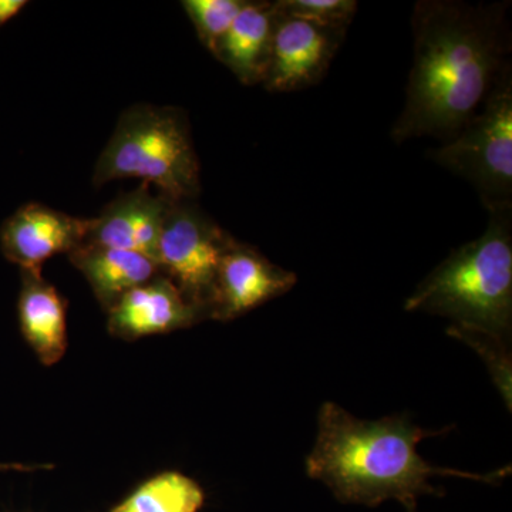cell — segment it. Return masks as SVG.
Segmentation results:
<instances>
[{
  "mask_svg": "<svg viewBox=\"0 0 512 512\" xmlns=\"http://www.w3.org/2000/svg\"><path fill=\"white\" fill-rule=\"evenodd\" d=\"M90 220L76 218L37 202H29L0 228L2 254L20 271L42 274V266L55 255L67 254L84 244Z\"/></svg>",
  "mask_w": 512,
  "mask_h": 512,
  "instance_id": "8",
  "label": "cell"
},
{
  "mask_svg": "<svg viewBox=\"0 0 512 512\" xmlns=\"http://www.w3.org/2000/svg\"><path fill=\"white\" fill-rule=\"evenodd\" d=\"M298 276L272 264L251 245H229L218 272L211 319L227 322L291 291Z\"/></svg>",
  "mask_w": 512,
  "mask_h": 512,
  "instance_id": "9",
  "label": "cell"
},
{
  "mask_svg": "<svg viewBox=\"0 0 512 512\" xmlns=\"http://www.w3.org/2000/svg\"><path fill=\"white\" fill-rule=\"evenodd\" d=\"M431 160L476 188L488 212L512 208V72L501 73L477 113Z\"/></svg>",
  "mask_w": 512,
  "mask_h": 512,
  "instance_id": "5",
  "label": "cell"
},
{
  "mask_svg": "<svg viewBox=\"0 0 512 512\" xmlns=\"http://www.w3.org/2000/svg\"><path fill=\"white\" fill-rule=\"evenodd\" d=\"M234 239L195 200L174 201L165 217L157 264L205 320L211 319L222 258Z\"/></svg>",
  "mask_w": 512,
  "mask_h": 512,
  "instance_id": "6",
  "label": "cell"
},
{
  "mask_svg": "<svg viewBox=\"0 0 512 512\" xmlns=\"http://www.w3.org/2000/svg\"><path fill=\"white\" fill-rule=\"evenodd\" d=\"M173 202L160 192L153 194L146 183L123 192L90 220L84 244L140 252L157 262L158 242Z\"/></svg>",
  "mask_w": 512,
  "mask_h": 512,
  "instance_id": "10",
  "label": "cell"
},
{
  "mask_svg": "<svg viewBox=\"0 0 512 512\" xmlns=\"http://www.w3.org/2000/svg\"><path fill=\"white\" fill-rule=\"evenodd\" d=\"M19 322L23 338L45 366L56 365L67 350L66 301L36 272L22 271Z\"/></svg>",
  "mask_w": 512,
  "mask_h": 512,
  "instance_id": "13",
  "label": "cell"
},
{
  "mask_svg": "<svg viewBox=\"0 0 512 512\" xmlns=\"http://www.w3.org/2000/svg\"><path fill=\"white\" fill-rule=\"evenodd\" d=\"M315 447L306 458V473L328 485L339 501L376 507L397 500L416 510L417 498L439 495L433 477H461L494 484L511 473V467L490 474H471L434 467L417 453V444L444 430H424L406 416L376 421L359 420L335 403L320 407Z\"/></svg>",
  "mask_w": 512,
  "mask_h": 512,
  "instance_id": "2",
  "label": "cell"
},
{
  "mask_svg": "<svg viewBox=\"0 0 512 512\" xmlns=\"http://www.w3.org/2000/svg\"><path fill=\"white\" fill-rule=\"evenodd\" d=\"M138 178L173 201L195 200L201 168L183 110L137 104L121 113L93 173L97 188Z\"/></svg>",
  "mask_w": 512,
  "mask_h": 512,
  "instance_id": "4",
  "label": "cell"
},
{
  "mask_svg": "<svg viewBox=\"0 0 512 512\" xmlns=\"http://www.w3.org/2000/svg\"><path fill=\"white\" fill-rule=\"evenodd\" d=\"M248 0H185L187 12L198 39L214 55L215 47L231 28Z\"/></svg>",
  "mask_w": 512,
  "mask_h": 512,
  "instance_id": "16",
  "label": "cell"
},
{
  "mask_svg": "<svg viewBox=\"0 0 512 512\" xmlns=\"http://www.w3.org/2000/svg\"><path fill=\"white\" fill-rule=\"evenodd\" d=\"M28 5L26 0H0V28L16 18Z\"/></svg>",
  "mask_w": 512,
  "mask_h": 512,
  "instance_id": "19",
  "label": "cell"
},
{
  "mask_svg": "<svg viewBox=\"0 0 512 512\" xmlns=\"http://www.w3.org/2000/svg\"><path fill=\"white\" fill-rule=\"evenodd\" d=\"M448 335L463 340L483 356L494 382L504 396L508 409H511V356L508 350L510 340L501 339L480 330L454 325L448 329Z\"/></svg>",
  "mask_w": 512,
  "mask_h": 512,
  "instance_id": "17",
  "label": "cell"
},
{
  "mask_svg": "<svg viewBox=\"0 0 512 512\" xmlns=\"http://www.w3.org/2000/svg\"><path fill=\"white\" fill-rule=\"evenodd\" d=\"M205 494L192 478L168 471L141 484L110 512H198Z\"/></svg>",
  "mask_w": 512,
  "mask_h": 512,
  "instance_id": "15",
  "label": "cell"
},
{
  "mask_svg": "<svg viewBox=\"0 0 512 512\" xmlns=\"http://www.w3.org/2000/svg\"><path fill=\"white\" fill-rule=\"evenodd\" d=\"M275 6L279 15L343 32L348 30L359 8L356 0H278Z\"/></svg>",
  "mask_w": 512,
  "mask_h": 512,
  "instance_id": "18",
  "label": "cell"
},
{
  "mask_svg": "<svg viewBox=\"0 0 512 512\" xmlns=\"http://www.w3.org/2000/svg\"><path fill=\"white\" fill-rule=\"evenodd\" d=\"M69 259L82 272L107 312L124 293L161 274L160 266L150 256L103 245H80L70 252Z\"/></svg>",
  "mask_w": 512,
  "mask_h": 512,
  "instance_id": "14",
  "label": "cell"
},
{
  "mask_svg": "<svg viewBox=\"0 0 512 512\" xmlns=\"http://www.w3.org/2000/svg\"><path fill=\"white\" fill-rule=\"evenodd\" d=\"M510 3L421 0L412 16L413 64L394 143L451 140L511 66Z\"/></svg>",
  "mask_w": 512,
  "mask_h": 512,
  "instance_id": "1",
  "label": "cell"
},
{
  "mask_svg": "<svg viewBox=\"0 0 512 512\" xmlns=\"http://www.w3.org/2000/svg\"><path fill=\"white\" fill-rule=\"evenodd\" d=\"M107 313L109 332L124 340L170 333L205 320L163 272L124 293Z\"/></svg>",
  "mask_w": 512,
  "mask_h": 512,
  "instance_id": "11",
  "label": "cell"
},
{
  "mask_svg": "<svg viewBox=\"0 0 512 512\" xmlns=\"http://www.w3.org/2000/svg\"><path fill=\"white\" fill-rule=\"evenodd\" d=\"M407 512H417V511H416V510H409V511H407Z\"/></svg>",
  "mask_w": 512,
  "mask_h": 512,
  "instance_id": "21",
  "label": "cell"
},
{
  "mask_svg": "<svg viewBox=\"0 0 512 512\" xmlns=\"http://www.w3.org/2000/svg\"><path fill=\"white\" fill-rule=\"evenodd\" d=\"M278 18L275 2L248 0L212 56L245 86L264 84Z\"/></svg>",
  "mask_w": 512,
  "mask_h": 512,
  "instance_id": "12",
  "label": "cell"
},
{
  "mask_svg": "<svg viewBox=\"0 0 512 512\" xmlns=\"http://www.w3.org/2000/svg\"><path fill=\"white\" fill-rule=\"evenodd\" d=\"M487 228L444 259L404 303L454 326L510 340L512 326V208L488 212Z\"/></svg>",
  "mask_w": 512,
  "mask_h": 512,
  "instance_id": "3",
  "label": "cell"
},
{
  "mask_svg": "<svg viewBox=\"0 0 512 512\" xmlns=\"http://www.w3.org/2000/svg\"><path fill=\"white\" fill-rule=\"evenodd\" d=\"M345 36L343 30L279 15L262 86L275 93L298 92L315 86L325 77Z\"/></svg>",
  "mask_w": 512,
  "mask_h": 512,
  "instance_id": "7",
  "label": "cell"
},
{
  "mask_svg": "<svg viewBox=\"0 0 512 512\" xmlns=\"http://www.w3.org/2000/svg\"><path fill=\"white\" fill-rule=\"evenodd\" d=\"M53 466L50 464H35V466H28V464L19 463H0V470H16V471H39L50 470Z\"/></svg>",
  "mask_w": 512,
  "mask_h": 512,
  "instance_id": "20",
  "label": "cell"
}]
</instances>
